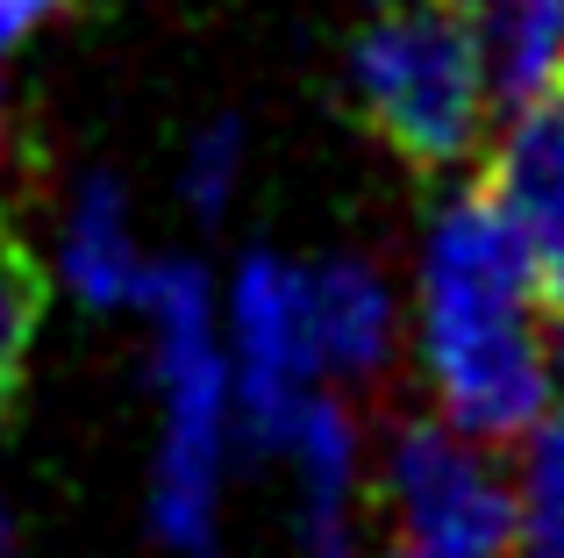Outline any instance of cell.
Masks as SVG:
<instances>
[{
	"label": "cell",
	"mask_w": 564,
	"mask_h": 558,
	"mask_svg": "<svg viewBox=\"0 0 564 558\" xmlns=\"http://www.w3.org/2000/svg\"><path fill=\"white\" fill-rule=\"evenodd\" d=\"M536 301V266L494 186L443 201L422 244V365L443 422L465 437L522 444L551 422L557 373Z\"/></svg>",
	"instance_id": "1"
},
{
	"label": "cell",
	"mask_w": 564,
	"mask_h": 558,
	"mask_svg": "<svg viewBox=\"0 0 564 558\" xmlns=\"http://www.w3.org/2000/svg\"><path fill=\"white\" fill-rule=\"evenodd\" d=\"M350 94H358V115L414 172H451L486 137L494 72H486V43L465 8L408 0L358 36Z\"/></svg>",
	"instance_id": "2"
},
{
	"label": "cell",
	"mask_w": 564,
	"mask_h": 558,
	"mask_svg": "<svg viewBox=\"0 0 564 558\" xmlns=\"http://www.w3.org/2000/svg\"><path fill=\"white\" fill-rule=\"evenodd\" d=\"M137 308H151L158 394H165L151 516L172 551H207L215 545V487H221V451H229V408H236V379L215 344L207 279L193 266H151Z\"/></svg>",
	"instance_id": "3"
},
{
	"label": "cell",
	"mask_w": 564,
	"mask_h": 558,
	"mask_svg": "<svg viewBox=\"0 0 564 558\" xmlns=\"http://www.w3.org/2000/svg\"><path fill=\"white\" fill-rule=\"evenodd\" d=\"M386 502L408 558H508L522 545V487L457 422H400L386 437Z\"/></svg>",
	"instance_id": "4"
},
{
	"label": "cell",
	"mask_w": 564,
	"mask_h": 558,
	"mask_svg": "<svg viewBox=\"0 0 564 558\" xmlns=\"http://www.w3.org/2000/svg\"><path fill=\"white\" fill-rule=\"evenodd\" d=\"M229 322H236V408L264 444H279L301 401L315 394V330H307V272L258 251L229 279Z\"/></svg>",
	"instance_id": "5"
},
{
	"label": "cell",
	"mask_w": 564,
	"mask_h": 558,
	"mask_svg": "<svg viewBox=\"0 0 564 558\" xmlns=\"http://www.w3.org/2000/svg\"><path fill=\"white\" fill-rule=\"evenodd\" d=\"M486 186L500 194L508 223L522 229V251L536 266L543 301L564 315V86L514 108V129L500 143Z\"/></svg>",
	"instance_id": "6"
},
{
	"label": "cell",
	"mask_w": 564,
	"mask_h": 558,
	"mask_svg": "<svg viewBox=\"0 0 564 558\" xmlns=\"http://www.w3.org/2000/svg\"><path fill=\"white\" fill-rule=\"evenodd\" d=\"M307 330H315V358L336 379H379L393 358V287L372 258L344 251L307 266Z\"/></svg>",
	"instance_id": "7"
},
{
	"label": "cell",
	"mask_w": 564,
	"mask_h": 558,
	"mask_svg": "<svg viewBox=\"0 0 564 558\" xmlns=\"http://www.w3.org/2000/svg\"><path fill=\"white\" fill-rule=\"evenodd\" d=\"M57 258H65V279L86 308H122L143 301V279H151V258L137 244V223H129V194L115 180H86L72 194L65 237H57Z\"/></svg>",
	"instance_id": "8"
},
{
	"label": "cell",
	"mask_w": 564,
	"mask_h": 558,
	"mask_svg": "<svg viewBox=\"0 0 564 558\" xmlns=\"http://www.w3.org/2000/svg\"><path fill=\"white\" fill-rule=\"evenodd\" d=\"M486 43L494 100L529 108V100L564 86V0H457Z\"/></svg>",
	"instance_id": "9"
},
{
	"label": "cell",
	"mask_w": 564,
	"mask_h": 558,
	"mask_svg": "<svg viewBox=\"0 0 564 558\" xmlns=\"http://www.w3.org/2000/svg\"><path fill=\"white\" fill-rule=\"evenodd\" d=\"M279 451L293 459V480H301V508H307V530L336 537L350 516V487H358V422L336 394H307L301 416L279 430Z\"/></svg>",
	"instance_id": "10"
},
{
	"label": "cell",
	"mask_w": 564,
	"mask_h": 558,
	"mask_svg": "<svg viewBox=\"0 0 564 558\" xmlns=\"http://www.w3.org/2000/svg\"><path fill=\"white\" fill-rule=\"evenodd\" d=\"M36 322H43L36 258L22 251V237H14L8 215H0V408L14 401V387H22V365H29V344H36Z\"/></svg>",
	"instance_id": "11"
},
{
	"label": "cell",
	"mask_w": 564,
	"mask_h": 558,
	"mask_svg": "<svg viewBox=\"0 0 564 558\" xmlns=\"http://www.w3.org/2000/svg\"><path fill=\"white\" fill-rule=\"evenodd\" d=\"M522 487V545L529 558H564V422L529 437V459L514 473Z\"/></svg>",
	"instance_id": "12"
},
{
	"label": "cell",
	"mask_w": 564,
	"mask_h": 558,
	"mask_svg": "<svg viewBox=\"0 0 564 558\" xmlns=\"http://www.w3.org/2000/svg\"><path fill=\"white\" fill-rule=\"evenodd\" d=\"M236 172H243V129L236 122H215V129H200L193 137V151H186V201L200 215H221V201L236 194Z\"/></svg>",
	"instance_id": "13"
},
{
	"label": "cell",
	"mask_w": 564,
	"mask_h": 558,
	"mask_svg": "<svg viewBox=\"0 0 564 558\" xmlns=\"http://www.w3.org/2000/svg\"><path fill=\"white\" fill-rule=\"evenodd\" d=\"M57 8H65V0H0V51H8V43H22L36 22H51Z\"/></svg>",
	"instance_id": "14"
},
{
	"label": "cell",
	"mask_w": 564,
	"mask_h": 558,
	"mask_svg": "<svg viewBox=\"0 0 564 558\" xmlns=\"http://www.w3.org/2000/svg\"><path fill=\"white\" fill-rule=\"evenodd\" d=\"M557 322H564V315H557ZM551 373H557V401H564V330L551 336Z\"/></svg>",
	"instance_id": "15"
},
{
	"label": "cell",
	"mask_w": 564,
	"mask_h": 558,
	"mask_svg": "<svg viewBox=\"0 0 564 558\" xmlns=\"http://www.w3.org/2000/svg\"><path fill=\"white\" fill-rule=\"evenodd\" d=\"M0 172H8V94H0Z\"/></svg>",
	"instance_id": "16"
},
{
	"label": "cell",
	"mask_w": 564,
	"mask_h": 558,
	"mask_svg": "<svg viewBox=\"0 0 564 558\" xmlns=\"http://www.w3.org/2000/svg\"><path fill=\"white\" fill-rule=\"evenodd\" d=\"M315 558H350V551H344V537H322V545H315Z\"/></svg>",
	"instance_id": "17"
},
{
	"label": "cell",
	"mask_w": 564,
	"mask_h": 558,
	"mask_svg": "<svg viewBox=\"0 0 564 558\" xmlns=\"http://www.w3.org/2000/svg\"><path fill=\"white\" fill-rule=\"evenodd\" d=\"M0 558H8V523H0Z\"/></svg>",
	"instance_id": "18"
}]
</instances>
